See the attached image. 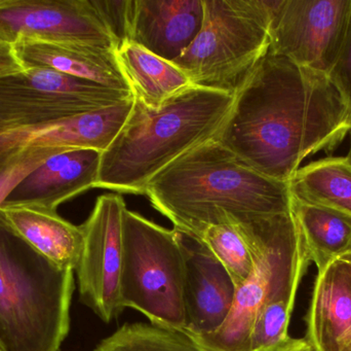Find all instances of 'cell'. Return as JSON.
Masks as SVG:
<instances>
[{
  "instance_id": "44dd1931",
  "label": "cell",
  "mask_w": 351,
  "mask_h": 351,
  "mask_svg": "<svg viewBox=\"0 0 351 351\" xmlns=\"http://www.w3.org/2000/svg\"><path fill=\"white\" fill-rule=\"evenodd\" d=\"M300 284H291L260 309L252 325L249 351H280L292 340L289 327Z\"/></svg>"
},
{
  "instance_id": "3957f363",
  "label": "cell",
  "mask_w": 351,
  "mask_h": 351,
  "mask_svg": "<svg viewBox=\"0 0 351 351\" xmlns=\"http://www.w3.org/2000/svg\"><path fill=\"white\" fill-rule=\"evenodd\" d=\"M234 95L191 87L156 109L134 99L133 109L101 155L96 188L145 195L149 181L180 157L214 139Z\"/></svg>"
},
{
  "instance_id": "ffe728a7",
  "label": "cell",
  "mask_w": 351,
  "mask_h": 351,
  "mask_svg": "<svg viewBox=\"0 0 351 351\" xmlns=\"http://www.w3.org/2000/svg\"><path fill=\"white\" fill-rule=\"evenodd\" d=\"M291 195L351 218V159L327 157L300 167L288 183Z\"/></svg>"
},
{
  "instance_id": "ac0fdd59",
  "label": "cell",
  "mask_w": 351,
  "mask_h": 351,
  "mask_svg": "<svg viewBox=\"0 0 351 351\" xmlns=\"http://www.w3.org/2000/svg\"><path fill=\"white\" fill-rule=\"evenodd\" d=\"M117 62L134 99L156 109L194 87L183 70L145 47L123 41L115 51Z\"/></svg>"
},
{
  "instance_id": "484cf974",
  "label": "cell",
  "mask_w": 351,
  "mask_h": 351,
  "mask_svg": "<svg viewBox=\"0 0 351 351\" xmlns=\"http://www.w3.org/2000/svg\"><path fill=\"white\" fill-rule=\"evenodd\" d=\"M24 66L16 57L14 45L0 41V78L24 71Z\"/></svg>"
},
{
  "instance_id": "d4e9b609",
  "label": "cell",
  "mask_w": 351,
  "mask_h": 351,
  "mask_svg": "<svg viewBox=\"0 0 351 351\" xmlns=\"http://www.w3.org/2000/svg\"><path fill=\"white\" fill-rule=\"evenodd\" d=\"M332 76L343 89L351 102V14L346 38Z\"/></svg>"
},
{
  "instance_id": "cb8c5ba5",
  "label": "cell",
  "mask_w": 351,
  "mask_h": 351,
  "mask_svg": "<svg viewBox=\"0 0 351 351\" xmlns=\"http://www.w3.org/2000/svg\"><path fill=\"white\" fill-rule=\"evenodd\" d=\"M62 150L66 148L25 146L10 148L0 155V205L29 173Z\"/></svg>"
},
{
  "instance_id": "2e32d148",
  "label": "cell",
  "mask_w": 351,
  "mask_h": 351,
  "mask_svg": "<svg viewBox=\"0 0 351 351\" xmlns=\"http://www.w3.org/2000/svg\"><path fill=\"white\" fill-rule=\"evenodd\" d=\"M16 57L25 69L53 70L90 80L109 88L131 92L117 62L115 51L77 45L20 38L14 43Z\"/></svg>"
},
{
  "instance_id": "6da1fadb",
  "label": "cell",
  "mask_w": 351,
  "mask_h": 351,
  "mask_svg": "<svg viewBox=\"0 0 351 351\" xmlns=\"http://www.w3.org/2000/svg\"><path fill=\"white\" fill-rule=\"evenodd\" d=\"M350 131L351 102L335 78L269 49L215 140L256 172L288 183L305 159L332 154Z\"/></svg>"
},
{
  "instance_id": "30bf717a",
  "label": "cell",
  "mask_w": 351,
  "mask_h": 351,
  "mask_svg": "<svg viewBox=\"0 0 351 351\" xmlns=\"http://www.w3.org/2000/svg\"><path fill=\"white\" fill-rule=\"evenodd\" d=\"M127 205L119 194H105L80 225L84 247L75 272L80 301L104 323L123 310L121 302L123 216Z\"/></svg>"
},
{
  "instance_id": "52a82bcc",
  "label": "cell",
  "mask_w": 351,
  "mask_h": 351,
  "mask_svg": "<svg viewBox=\"0 0 351 351\" xmlns=\"http://www.w3.org/2000/svg\"><path fill=\"white\" fill-rule=\"evenodd\" d=\"M123 245V308L139 311L152 326L184 333V260L177 230L125 208Z\"/></svg>"
},
{
  "instance_id": "d6986e66",
  "label": "cell",
  "mask_w": 351,
  "mask_h": 351,
  "mask_svg": "<svg viewBox=\"0 0 351 351\" xmlns=\"http://www.w3.org/2000/svg\"><path fill=\"white\" fill-rule=\"evenodd\" d=\"M291 214L298 225L317 272L339 259L351 245V218L291 195Z\"/></svg>"
},
{
  "instance_id": "4316f807",
  "label": "cell",
  "mask_w": 351,
  "mask_h": 351,
  "mask_svg": "<svg viewBox=\"0 0 351 351\" xmlns=\"http://www.w3.org/2000/svg\"><path fill=\"white\" fill-rule=\"evenodd\" d=\"M280 351H317L305 338H292L290 342Z\"/></svg>"
},
{
  "instance_id": "8fae6325",
  "label": "cell",
  "mask_w": 351,
  "mask_h": 351,
  "mask_svg": "<svg viewBox=\"0 0 351 351\" xmlns=\"http://www.w3.org/2000/svg\"><path fill=\"white\" fill-rule=\"evenodd\" d=\"M77 43L117 51L119 39L97 0H0V41Z\"/></svg>"
},
{
  "instance_id": "9c48e42d",
  "label": "cell",
  "mask_w": 351,
  "mask_h": 351,
  "mask_svg": "<svg viewBox=\"0 0 351 351\" xmlns=\"http://www.w3.org/2000/svg\"><path fill=\"white\" fill-rule=\"evenodd\" d=\"M270 1V51L332 74L350 24L351 0Z\"/></svg>"
},
{
  "instance_id": "f1b7e54d",
  "label": "cell",
  "mask_w": 351,
  "mask_h": 351,
  "mask_svg": "<svg viewBox=\"0 0 351 351\" xmlns=\"http://www.w3.org/2000/svg\"><path fill=\"white\" fill-rule=\"evenodd\" d=\"M348 157L351 159V131H350V152H348Z\"/></svg>"
},
{
  "instance_id": "5bb4252c",
  "label": "cell",
  "mask_w": 351,
  "mask_h": 351,
  "mask_svg": "<svg viewBox=\"0 0 351 351\" xmlns=\"http://www.w3.org/2000/svg\"><path fill=\"white\" fill-rule=\"evenodd\" d=\"M102 152L71 148L49 157L23 179L0 206L57 210L63 202L96 188Z\"/></svg>"
},
{
  "instance_id": "7402d4cb",
  "label": "cell",
  "mask_w": 351,
  "mask_h": 351,
  "mask_svg": "<svg viewBox=\"0 0 351 351\" xmlns=\"http://www.w3.org/2000/svg\"><path fill=\"white\" fill-rule=\"evenodd\" d=\"M98 351H206L191 338L152 324H125L97 346Z\"/></svg>"
},
{
  "instance_id": "e0dca14e",
  "label": "cell",
  "mask_w": 351,
  "mask_h": 351,
  "mask_svg": "<svg viewBox=\"0 0 351 351\" xmlns=\"http://www.w3.org/2000/svg\"><path fill=\"white\" fill-rule=\"evenodd\" d=\"M0 218L37 253L75 271L84 247L82 226L64 220L57 210L32 205L0 206Z\"/></svg>"
},
{
  "instance_id": "277c9868",
  "label": "cell",
  "mask_w": 351,
  "mask_h": 351,
  "mask_svg": "<svg viewBox=\"0 0 351 351\" xmlns=\"http://www.w3.org/2000/svg\"><path fill=\"white\" fill-rule=\"evenodd\" d=\"M74 271L37 253L0 218V351H60Z\"/></svg>"
},
{
  "instance_id": "7a4b0ae2",
  "label": "cell",
  "mask_w": 351,
  "mask_h": 351,
  "mask_svg": "<svg viewBox=\"0 0 351 351\" xmlns=\"http://www.w3.org/2000/svg\"><path fill=\"white\" fill-rule=\"evenodd\" d=\"M145 195L176 230L197 238L213 225L291 212L288 183L256 172L215 139L162 169Z\"/></svg>"
},
{
  "instance_id": "7c38bea8",
  "label": "cell",
  "mask_w": 351,
  "mask_h": 351,
  "mask_svg": "<svg viewBox=\"0 0 351 351\" xmlns=\"http://www.w3.org/2000/svg\"><path fill=\"white\" fill-rule=\"evenodd\" d=\"M184 260V333L192 340L218 331L228 319L237 286L222 264L197 237L177 230Z\"/></svg>"
},
{
  "instance_id": "8992f818",
  "label": "cell",
  "mask_w": 351,
  "mask_h": 351,
  "mask_svg": "<svg viewBox=\"0 0 351 351\" xmlns=\"http://www.w3.org/2000/svg\"><path fill=\"white\" fill-rule=\"evenodd\" d=\"M202 29L173 61L191 84L235 95L270 47V0H204Z\"/></svg>"
},
{
  "instance_id": "5b68a950",
  "label": "cell",
  "mask_w": 351,
  "mask_h": 351,
  "mask_svg": "<svg viewBox=\"0 0 351 351\" xmlns=\"http://www.w3.org/2000/svg\"><path fill=\"white\" fill-rule=\"evenodd\" d=\"M247 241L253 258L251 276L237 288L224 325L193 340L206 351H249L250 333L260 309L285 288L302 282L311 263L292 214L243 216L229 220Z\"/></svg>"
},
{
  "instance_id": "ba28073f",
  "label": "cell",
  "mask_w": 351,
  "mask_h": 351,
  "mask_svg": "<svg viewBox=\"0 0 351 351\" xmlns=\"http://www.w3.org/2000/svg\"><path fill=\"white\" fill-rule=\"evenodd\" d=\"M129 91L41 68L0 78V131L45 127L133 99Z\"/></svg>"
},
{
  "instance_id": "4fadbf2b",
  "label": "cell",
  "mask_w": 351,
  "mask_h": 351,
  "mask_svg": "<svg viewBox=\"0 0 351 351\" xmlns=\"http://www.w3.org/2000/svg\"><path fill=\"white\" fill-rule=\"evenodd\" d=\"M204 16V0H127L125 39L173 62L197 36Z\"/></svg>"
},
{
  "instance_id": "603a6c76",
  "label": "cell",
  "mask_w": 351,
  "mask_h": 351,
  "mask_svg": "<svg viewBox=\"0 0 351 351\" xmlns=\"http://www.w3.org/2000/svg\"><path fill=\"white\" fill-rule=\"evenodd\" d=\"M198 238L208 247L232 278L237 288L251 276L253 258L249 245L234 225H213Z\"/></svg>"
},
{
  "instance_id": "f546056e",
  "label": "cell",
  "mask_w": 351,
  "mask_h": 351,
  "mask_svg": "<svg viewBox=\"0 0 351 351\" xmlns=\"http://www.w3.org/2000/svg\"><path fill=\"white\" fill-rule=\"evenodd\" d=\"M94 351H98V350H97L96 348H95Z\"/></svg>"
},
{
  "instance_id": "9a60e30c",
  "label": "cell",
  "mask_w": 351,
  "mask_h": 351,
  "mask_svg": "<svg viewBox=\"0 0 351 351\" xmlns=\"http://www.w3.org/2000/svg\"><path fill=\"white\" fill-rule=\"evenodd\" d=\"M305 339L317 351H351V270L340 259L317 272Z\"/></svg>"
},
{
  "instance_id": "83f0119b",
  "label": "cell",
  "mask_w": 351,
  "mask_h": 351,
  "mask_svg": "<svg viewBox=\"0 0 351 351\" xmlns=\"http://www.w3.org/2000/svg\"><path fill=\"white\" fill-rule=\"evenodd\" d=\"M339 259L341 260V261H343L351 270V245L350 249H348V251H346L343 256H341Z\"/></svg>"
}]
</instances>
